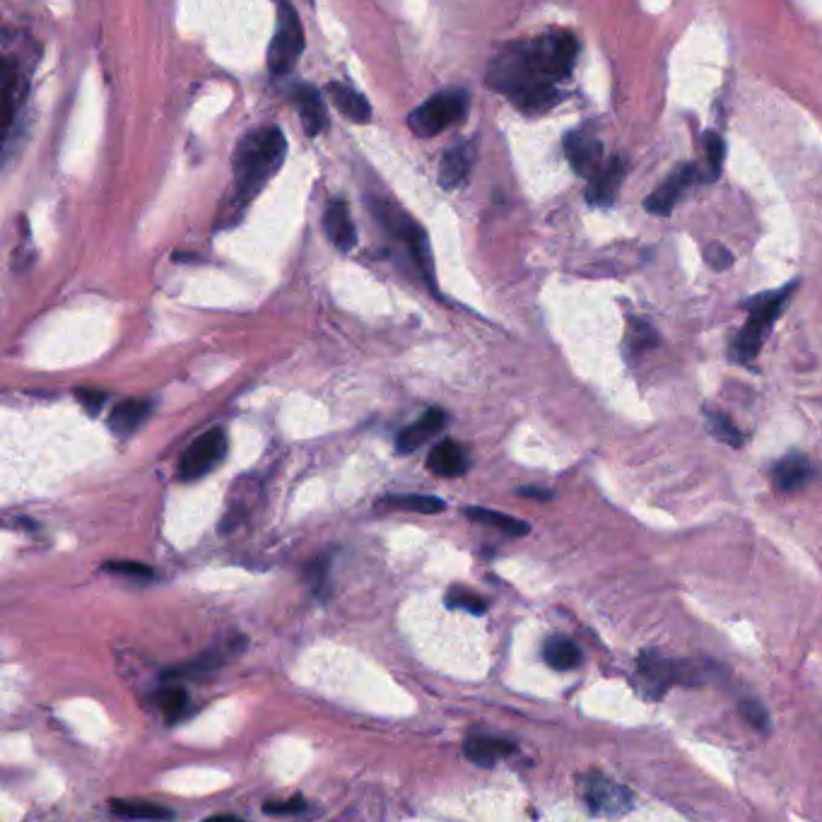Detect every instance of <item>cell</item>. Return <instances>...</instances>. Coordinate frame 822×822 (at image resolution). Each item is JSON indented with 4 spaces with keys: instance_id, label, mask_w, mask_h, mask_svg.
<instances>
[{
    "instance_id": "6da1fadb",
    "label": "cell",
    "mask_w": 822,
    "mask_h": 822,
    "mask_svg": "<svg viewBox=\"0 0 822 822\" xmlns=\"http://www.w3.org/2000/svg\"><path fill=\"white\" fill-rule=\"evenodd\" d=\"M577 56L579 41L569 32L512 41L490 63L487 85L526 114H540L557 102L555 85L572 75Z\"/></svg>"
},
{
    "instance_id": "7a4b0ae2",
    "label": "cell",
    "mask_w": 822,
    "mask_h": 822,
    "mask_svg": "<svg viewBox=\"0 0 822 822\" xmlns=\"http://www.w3.org/2000/svg\"><path fill=\"white\" fill-rule=\"evenodd\" d=\"M287 155L285 133L278 126H261L246 133L234 152L232 189L227 193L225 208L220 210V225H234L251 201L266 189L278 174Z\"/></svg>"
},
{
    "instance_id": "3957f363",
    "label": "cell",
    "mask_w": 822,
    "mask_h": 822,
    "mask_svg": "<svg viewBox=\"0 0 822 822\" xmlns=\"http://www.w3.org/2000/svg\"><path fill=\"white\" fill-rule=\"evenodd\" d=\"M369 205H372V213L379 220V225L403 246L410 263L418 268L422 280L434 290V258L430 237L422 230L420 222L410 213H405L403 208H398L396 203H391L389 198H372Z\"/></svg>"
},
{
    "instance_id": "277c9868",
    "label": "cell",
    "mask_w": 822,
    "mask_h": 822,
    "mask_svg": "<svg viewBox=\"0 0 822 822\" xmlns=\"http://www.w3.org/2000/svg\"><path fill=\"white\" fill-rule=\"evenodd\" d=\"M468 107H471V95L461 87H451V90L437 92L418 109L410 111L408 126L418 138H434L454 123L466 119Z\"/></svg>"
},
{
    "instance_id": "5b68a950",
    "label": "cell",
    "mask_w": 822,
    "mask_h": 822,
    "mask_svg": "<svg viewBox=\"0 0 822 822\" xmlns=\"http://www.w3.org/2000/svg\"><path fill=\"white\" fill-rule=\"evenodd\" d=\"M796 285H789L784 287V290L774 292V295H767V297H760L757 302L753 304V311H750V319L748 324L741 333H738V338L733 340V357H736L738 362H750L755 360L757 352H760L762 345H765V340L769 336V331H772L774 321L779 319V314H782L786 302H789L791 292H794Z\"/></svg>"
},
{
    "instance_id": "8992f818",
    "label": "cell",
    "mask_w": 822,
    "mask_h": 822,
    "mask_svg": "<svg viewBox=\"0 0 822 822\" xmlns=\"http://www.w3.org/2000/svg\"><path fill=\"white\" fill-rule=\"evenodd\" d=\"M304 54V29L297 10L287 0L278 3V25L268 46V70L278 78L290 75Z\"/></svg>"
},
{
    "instance_id": "52a82bcc",
    "label": "cell",
    "mask_w": 822,
    "mask_h": 822,
    "mask_svg": "<svg viewBox=\"0 0 822 822\" xmlns=\"http://www.w3.org/2000/svg\"><path fill=\"white\" fill-rule=\"evenodd\" d=\"M579 791L586 808L593 815H601V818H622V815H627V810H632L630 791L598 772L581 777Z\"/></svg>"
},
{
    "instance_id": "ba28073f",
    "label": "cell",
    "mask_w": 822,
    "mask_h": 822,
    "mask_svg": "<svg viewBox=\"0 0 822 822\" xmlns=\"http://www.w3.org/2000/svg\"><path fill=\"white\" fill-rule=\"evenodd\" d=\"M227 454V434L225 430H210L201 434V437L193 442L189 449L184 451V456H181L179 461V468H176V473H179V480H184V483H191V480H201L208 475L213 468H217L225 459Z\"/></svg>"
},
{
    "instance_id": "9c48e42d",
    "label": "cell",
    "mask_w": 822,
    "mask_h": 822,
    "mask_svg": "<svg viewBox=\"0 0 822 822\" xmlns=\"http://www.w3.org/2000/svg\"><path fill=\"white\" fill-rule=\"evenodd\" d=\"M697 179V167L695 164H680L675 172L668 176L666 181L656 189L644 203V208L654 215H671L673 208L678 205L680 198L685 196V191L695 184Z\"/></svg>"
},
{
    "instance_id": "30bf717a",
    "label": "cell",
    "mask_w": 822,
    "mask_h": 822,
    "mask_svg": "<svg viewBox=\"0 0 822 822\" xmlns=\"http://www.w3.org/2000/svg\"><path fill=\"white\" fill-rule=\"evenodd\" d=\"M637 673L644 692L649 697H661L671 685L678 683V661H668L654 651H647L639 656Z\"/></svg>"
},
{
    "instance_id": "8fae6325",
    "label": "cell",
    "mask_w": 822,
    "mask_h": 822,
    "mask_svg": "<svg viewBox=\"0 0 822 822\" xmlns=\"http://www.w3.org/2000/svg\"><path fill=\"white\" fill-rule=\"evenodd\" d=\"M565 152L574 172L586 176V179H591V176L598 172V167H601L603 148L601 143H598V138H593L591 133H569L565 138Z\"/></svg>"
},
{
    "instance_id": "7c38bea8",
    "label": "cell",
    "mask_w": 822,
    "mask_h": 822,
    "mask_svg": "<svg viewBox=\"0 0 822 822\" xmlns=\"http://www.w3.org/2000/svg\"><path fill=\"white\" fill-rule=\"evenodd\" d=\"M324 230H326V237L331 239V244L336 246L338 251L348 254V251L355 249V244H357L355 222H352L348 203L340 201V198H336V201H331L326 205Z\"/></svg>"
},
{
    "instance_id": "4fadbf2b",
    "label": "cell",
    "mask_w": 822,
    "mask_h": 822,
    "mask_svg": "<svg viewBox=\"0 0 822 822\" xmlns=\"http://www.w3.org/2000/svg\"><path fill=\"white\" fill-rule=\"evenodd\" d=\"M625 172H627L625 160H622L620 155L610 157V160L606 164H601L598 172L591 176L586 198H589L593 205H610L615 201V196H618L622 179H625Z\"/></svg>"
},
{
    "instance_id": "5bb4252c",
    "label": "cell",
    "mask_w": 822,
    "mask_h": 822,
    "mask_svg": "<svg viewBox=\"0 0 822 822\" xmlns=\"http://www.w3.org/2000/svg\"><path fill=\"white\" fill-rule=\"evenodd\" d=\"M5 87H3V126L5 133H10L17 111H20L22 102H25L27 90V73H22L20 58L5 56Z\"/></svg>"
},
{
    "instance_id": "9a60e30c",
    "label": "cell",
    "mask_w": 822,
    "mask_h": 822,
    "mask_svg": "<svg viewBox=\"0 0 822 822\" xmlns=\"http://www.w3.org/2000/svg\"><path fill=\"white\" fill-rule=\"evenodd\" d=\"M475 162V143H459L444 152L439 164V186L446 191H454L466 181Z\"/></svg>"
},
{
    "instance_id": "2e32d148",
    "label": "cell",
    "mask_w": 822,
    "mask_h": 822,
    "mask_svg": "<svg viewBox=\"0 0 822 822\" xmlns=\"http://www.w3.org/2000/svg\"><path fill=\"white\" fill-rule=\"evenodd\" d=\"M292 102L299 111V119L304 123V131L309 135H319L326 131L328 126V116L324 99H321L319 92L309 85H299L292 90Z\"/></svg>"
},
{
    "instance_id": "e0dca14e",
    "label": "cell",
    "mask_w": 822,
    "mask_h": 822,
    "mask_svg": "<svg viewBox=\"0 0 822 822\" xmlns=\"http://www.w3.org/2000/svg\"><path fill=\"white\" fill-rule=\"evenodd\" d=\"M446 422H449V415H446L442 408H430L427 413L420 415V420L415 422V425L405 427V430L398 434V439H396L398 451H405V454L415 451L418 446L425 444L432 434L444 430Z\"/></svg>"
},
{
    "instance_id": "ac0fdd59",
    "label": "cell",
    "mask_w": 822,
    "mask_h": 822,
    "mask_svg": "<svg viewBox=\"0 0 822 822\" xmlns=\"http://www.w3.org/2000/svg\"><path fill=\"white\" fill-rule=\"evenodd\" d=\"M326 92H328V99H331L333 107H336L343 116H348L350 121L367 123L369 119H372V107H369V102L360 95V92L352 90L350 85H343V82H331V85L326 87Z\"/></svg>"
},
{
    "instance_id": "d6986e66",
    "label": "cell",
    "mask_w": 822,
    "mask_h": 822,
    "mask_svg": "<svg viewBox=\"0 0 822 822\" xmlns=\"http://www.w3.org/2000/svg\"><path fill=\"white\" fill-rule=\"evenodd\" d=\"M427 468L439 478H456V475H463L468 471V459L466 451L461 449L456 442H446L437 444L430 451V459H427Z\"/></svg>"
},
{
    "instance_id": "ffe728a7",
    "label": "cell",
    "mask_w": 822,
    "mask_h": 822,
    "mask_svg": "<svg viewBox=\"0 0 822 822\" xmlns=\"http://www.w3.org/2000/svg\"><path fill=\"white\" fill-rule=\"evenodd\" d=\"M810 473H813V468H810L806 456L791 454L774 466L772 480L779 492H796L808 483Z\"/></svg>"
},
{
    "instance_id": "44dd1931",
    "label": "cell",
    "mask_w": 822,
    "mask_h": 822,
    "mask_svg": "<svg viewBox=\"0 0 822 822\" xmlns=\"http://www.w3.org/2000/svg\"><path fill=\"white\" fill-rule=\"evenodd\" d=\"M466 757L480 767H492L497 760L514 753V743L502 741V738L492 736H471L463 745Z\"/></svg>"
},
{
    "instance_id": "7402d4cb",
    "label": "cell",
    "mask_w": 822,
    "mask_h": 822,
    "mask_svg": "<svg viewBox=\"0 0 822 822\" xmlns=\"http://www.w3.org/2000/svg\"><path fill=\"white\" fill-rule=\"evenodd\" d=\"M150 410H152L150 401H140V398H128V401H121L114 410H111L109 427L116 434H121V437H123V434H131V432L138 430L140 425H143L145 418L150 415Z\"/></svg>"
},
{
    "instance_id": "603a6c76",
    "label": "cell",
    "mask_w": 822,
    "mask_h": 822,
    "mask_svg": "<svg viewBox=\"0 0 822 822\" xmlns=\"http://www.w3.org/2000/svg\"><path fill=\"white\" fill-rule=\"evenodd\" d=\"M543 659L550 668H555V671H572V668H577L579 663L584 661V656H581V649L572 642V639L557 634V637H550L548 642H545Z\"/></svg>"
},
{
    "instance_id": "cb8c5ba5",
    "label": "cell",
    "mask_w": 822,
    "mask_h": 822,
    "mask_svg": "<svg viewBox=\"0 0 822 822\" xmlns=\"http://www.w3.org/2000/svg\"><path fill=\"white\" fill-rule=\"evenodd\" d=\"M466 516L471 521H478V524H485V526H492V528H499L502 533H509V536H526L531 528L524 521L514 519V516H507V514H499V512H492V509H480V507H468L466 509Z\"/></svg>"
},
{
    "instance_id": "d4e9b609",
    "label": "cell",
    "mask_w": 822,
    "mask_h": 822,
    "mask_svg": "<svg viewBox=\"0 0 822 822\" xmlns=\"http://www.w3.org/2000/svg\"><path fill=\"white\" fill-rule=\"evenodd\" d=\"M111 810L119 818L126 820H167L172 818V810L148 801H111Z\"/></svg>"
},
{
    "instance_id": "484cf974",
    "label": "cell",
    "mask_w": 822,
    "mask_h": 822,
    "mask_svg": "<svg viewBox=\"0 0 822 822\" xmlns=\"http://www.w3.org/2000/svg\"><path fill=\"white\" fill-rule=\"evenodd\" d=\"M157 702H160L164 719H167L169 724L184 719V716L191 712L189 692H186L184 688H179V685H169V688H164L160 695H157Z\"/></svg>"
},
{
    "instance_id": "4316f807",
    "label": "cell",
    "mask_w": 822,
    "mask_h": 822,
    "mask_svg": "<svg viewBox=\"0 0 822 822\" xmlns=\"http://www.w3.org/2000/svg\"><path fill=\"white\" fill-rule=\"evenodd\" d=\"M386 507L408 509L415 514H439L446 507L444 499L432 495H393L386 497Z\"/></svg>"
},
{
    "instance_id": "83f0119b",
    "label": "cell",
    "mask_w": 822,
    "mask_h": 822,
    "mask_svg": "<svg viewBox=\"0 0 822 822\" xmlns=\"http://www.w3.org/2000/svg\"><path fill=\"white\" fill-rule=\"evenodd\" d=\"M659 345V333L654 331V326L649 321H630V333H627V348L630 352H644L649 348H656Z\"/></svg>"
},
{
    "instance_id": "f1b7e54d",
    "label": "cell",
    "mask_w": 822,
    "mask_h": 822,
    "mask_svg": "<svg viewBox=\"0 0 822 822\" xmlns=\"http://www.w3.org/2000/svg\"><path fill=\"white\" fill-rule=\"evenodd\" d=\"M707 425L716 439L721 442L731 444V446H743V434L738 432V427L733 425V420L724 413H714V410H707Z\"/></svg>"
},
{
    "instance_id": "f546056e",
    "label": "cell",
    "mask_w": 822,
    "mask_h": 822,
    "mask_svg": "<svg viewBox=\"0 0 822 822\" xmlns=\"http://www.w3.org/2000/svg\"><path fill=\"white\" fill-rule=\"evenodd\" d=\"M702 148H704V164H707V169H709V179L714 181L716 176L721 174V167H724L726 145L716 133H707L702 140Z\"/></svg>"
},
{
    "instance_id": "4dcf8cb0",
    "label": "cell",
    "mask_w": 822,
    "mask_h": 822,
    "mask_svg": "<svg viewBox=\"0 0 822 822\" xmlns=\"http://www.w3.org/2000/svg\"><path fill=\"white\" fill-rule=\"evenodd\" d=\"M446 603H449V608L468 610V613H475V615H483L487 608V603L483 601V598L475 596V593L468 589H454L449 596H446Z\"/></svg>"
},
{
    "instance_id": "1f68e13d",
    "label": "cell",
    "mask_w": 822,
    "mask_h": 822,
    "mask_svg": "<svg viewBox=\"0 0 822 822\" xmlns=\"http://www.w3.org/2000/svg\"><path fill=\"white\" fill-rule=\"evenodd\" d=\"M104 569H109L111 574H119V577L128 579H152L155 572L148 565H140V562H107Z\"/></svg>"
},
{
    "instance_id": "d6a6232c",
    "label": "cell",
    "mask_w": 822,
    "mask_h": 822,
    "mask_svg": "<svg viewBox=\"0 0 822 822\" xmlns=\"http://www.w3.org/2000/svg\"><path fill=\"white\" fill-rule=\"evenodd\" d=\"M741 712H743L745 721H748V724H753L755 728H760V731H767L769 716H767L765 704L757 702V700H743V702H741Z\"/></svg>"
},
{
    "instance_id": "836d02e7",
    "label": "cell",
    "mask_w": 822,
    "mask_h": 822,
    "mask_svg": "<svg viewBox=\"0 0 822 822\" xmlns=\"http://www.w3.org/2000/svg\"><path fill=\"white\" fill-rule=\"evenodd\" d=\"M704 258H707V263L714 270H726V268L733 266V254L726 249L724 244H719V242H712V244L704 246Z\"/></svg>"
},
{
    "instance_id": "e575fe53",
    "label": "cell",
    "mask_w": 822,
    "mask_h": 822,
    "mask_svg": "<svg viewBox=\"0 0 822 822\" xmlns=\"http://www.w3.org/2000/svg\"><path fill=\"white\" fill-rule=\"evenodd\" d=\"M268 815H299L307 810V803H304V798H290V801H268L266 806H263Z\"/></svg>"
},
{
    "instance_id": "d590c367",
    "label": "cell",
    "mask_w": 822,
    "mask_h": 822,
    "mask_svg": "<svg viewBox=\"0 0 822 822\" xmlns=\"http://www.w3.org/2000/svg\"><path fill=\"white\" fill-rule=\"evenodd\" d=\"M75 396H78L82 408H85L87 413H92V415H97L99 410H102V405L107 403V393L95 391V389H80L78 393H75Z\"/></svg>"
},
{
    "instance_id": "8d00e7d4",
    "label": "cell",
    "mask_w": 822,
    "mask_h": 822,
    "mask_svg": "<svg viewBox=\"0 0 822 822\" xmlns=\"http://www.w3.org/2000/svg\"><path fill=\"white\" fill-rule=\"evenodd\" d=\"M519 495H524V497H538V499H550V492L531 490V487H524V490H519Z\"/></svg>"
}]
</instances>
